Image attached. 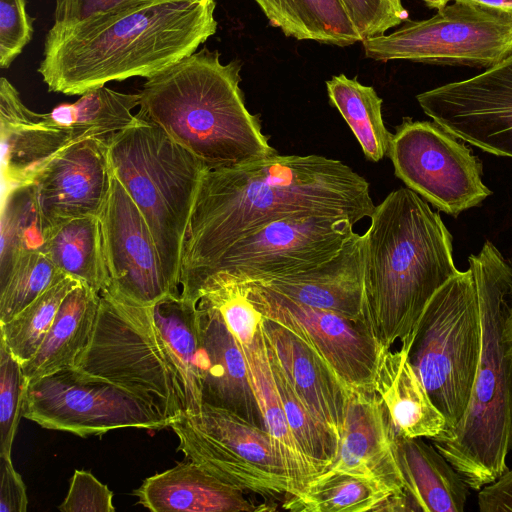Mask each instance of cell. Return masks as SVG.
I'll return each mask as SVG.
<instances>
[{
  "label": "cell",
  "mask_w": 512,
  "mask_h": 512,
  "mask_svg": "<svg viewBox=\"0 0 512 512\" xmlns=\"http://www.w3.org/2000/svg\"><path fill=\"white\" fill-rule=\"evenodd\" d=\"M368 182L343 162L321 155L275 154L237 167L205 170L181 257L180 287L236 240L268 223L312 216L370 218Z\"/></svg>",
  "instance_id": "obj_1"
},
{
  "label": "cell",
  "mask_w": 512,
  "mask_h": 512,
  "mask_svg": "<svg viewBox=\"0 0 512 512\" xmlns=\"http://www.w3.org/2000/svg\"><path fill=\"white\" fill-rule=\"evenodd\" d=\"M216 0H153L48 30L37 69L50 92L81 95L111 81L150 78L216 33Z\"/></svg>",
  "instance_id": "obj_2"
},
{
  "label": "cell",
  "mask_w": 512,
  "mask_h": 512,
  "mask_svg": "<svg viewBox=\"0 0 512 512\" xmlns=\"http://www.w3.org/2000/svg\"><path fill=\"white\" fill-rule=\"evenodd\" d=\"M364 237V323L381 349L404 348L433 295L459 272L452 235L407 187L375 206Z\"/></svg>",
  "instance_id": "obj_3"
},
{
  "label": "cell",
  "mask_w": 512,
  "mask_h": 512,
  "mask_svg": "<svg viewBox=\"0 0 512 512\" xmlns=\"http://www.w3.org/2000/svg\"><path fill=\"white\" fill-rule=\"evenodd\" d=\"M241 68L204 47L146 79L136 116L162 129L206 170L273 156L259 118L245 105Z\"/></svg>",
  "instance_id": "obj_4"
},
{
  "label": "cell",
  "mask_w": 512,
  "mask_h": 512,
  "mask_svg": "<svg viewBox=\"0 0 512 512\" xmlns=\"http://www.w3.org/2000/svg\"><path fill=\"white\" fill-rule=\"evenodd\" d=\"M468 259L480 309V361L464 416L430 440L468 487L480 490L508 469L512 451V260L490 241Z\"/></svg>",
  "instance_id": "obj_5"
},
{
  "label": "cell",
  "mask_w": 512,
  "mask_h": 512,
  "mask_svg": "<svg viewBox=\"0 0 512 512\" xmlns=\"http://www.w3.org/2000/svg\"><path fill=\"white\" fill-rule=\"evenodd\" d=\"M108 159L152 233L172 291L179 293L185 235L206 168L162 129L139 117L110 137Z\"/></svg>",
  "instance_id": "obj_6"
},
{
  "label": "cell",
  "mask_w": 512,
  "mask_h": 512,
  "mask_svg": "<svg viewBox=\"0 0 512 512\" xmlns=\"http://www.w3.org/2000/svg\"><path fill=\"white\" fill-rule=\"evenodd\" d=\"M402 349L446 420L442 433L451 430L469 405L482 349L478 293L470 267L433 295Z\"/></svg>",
  "instance_id": "obj_7"
},
{
  "label": "cell",
  "mask_w": 512,
  "mask_h": 512,
  "mask_svg": "<svg viewBox=\"0 0 512 512\" xmlns=\"http://www.w3.org/2000/svg\"><path fill=\"white\" fill-rule=\"evenodd\" d=\"M75 368L129 391L173 421L181 415L152 306L102 291L92 337Z\"/></svg>",
  "instance_id": "obj_8"
},
{
  "label": "cell",
  "mask_w": 512,
  "mask_h": 512,
  "mask_svg": "<svg viewBox=\"0 0 512 512\" xmlns=\"http://www.w3.org/2000/svg\"><path fill=\"white\" fill-rule=\"evenodd\" d=\"M367 58L490 68L512 55V15L454 0L429 19L362 41Z\"/></svg>",
  "instance_id": "obj_9"
},
{
  "label": "cell",
  "mask_w": 512,
  "mask_h": 512,
  "mask_svg": "<svg viewBox=\"0 0 512 512\" xmlns=\"http://www.w3.org/2000/svg\"><path fill=\"white\" fill-rule=\"evenodd\" d=\"M178 451L244 493L293 495L287 466L266 429L239 415L203 404L170 426Z\"/></svg>",
  "instance_id": "obj_10"
},
{
  "label": "cell",
  "mask_w": 512,
  "mask_h": 512,
  "mask_svg": "<svg viewBox=\"0 0 512 512\" xmlns=\"http://www.w3.org/2000/svg\"><path fill=\"white\" fill-rule=\"evenodd\" d=\"M346 217L312 216L268 223L236 240L199 276L181 286L182 295L206 281L264 284L311 269L335 256L355 233Z\"/></svg>",
  "instance_id": "obj_11"
},
{
  "label": "cell",
  "mask_w": 512,
  "mask_h": 512,
  "mask_svg": "<svg viewBox=\"0 0 512 512\" xmlns=\"http://www.w3.org/2000/svg\"><path fill=\"white\" fill-rule=\"evenodd\" d=\"M22 417L83 438L119 428L160 430L174 422L129 391L75 367L28 382Z\"/></svg>",
  "instance_id": "obj_12"
},
{
  "label": "cell",
  "mask_w": 512,
  "mask_h": 512,
  "mask_svg": "<svg viewBox=\"0 0 512 512\" xmlns=\"http://www.w3.org/2000/svg\"><path fill=\"white\" fill-rule=\"evenodd\" d=\"M388 155L409 189L454 217L492 194L482 182L481 160L434 121L403 118Z\"/></svg>",
  "instance_id": "obj_13"
},
{
  "label": "cell",
  "mask_w": 512,
  "mask_h": 512,
  "mask_svg": "<svg viewBox=\"0 0 512 512\" xmlns=\"http://www.w3.org/2000/svg\"><path fill=\"white\" fill-rule=\"evenodd\" d=\"M239 286L264 319L300 338L326 362L348 391H375L381 348L363 322L305 305L258 284Z\"/></svg>",
  "instance_id": "obj_14"
},
{
  "label": "cell",
  "mask_w": 512,
  "mask_h": 512,
  "mask_svg": "<svg viewBox=\"0 0 512 512\" xmlns=\"http://www.w3.org/2000/svg\"><path fill=\"white\" fill-rule=\"evenodd\" d=\"M424 113L458 139L512 158V55L471 78L416 96Z\"/></svg>",
  "instance_id": "obj_15"
},
{
  "label": "cell",
  "mask_w": 512,
  "mask_h": 512,
  "mask_svg": "<svg viewBox=\"0 0 512 512\" xmlns=\"http://www.w3.org/2000/svg\"><path fill=\"white\" fill-rule=\"evenodd\" d=\"M99 221L109 277L107 291L143 306L177 294L166 279L142 213L112 172Z\"/></svg>",
  "instance_id": "obj_16"
},
{
  "label": "cell",
  "mask_w": 512,
  "mask_h": 512,
  "mask_svg": "<svg viewBox=\"0 0 512 512\" xmlns=\"http://www.w3.org/2000/svg\"><path fill=\"white\" fill-rule=\"evenodd\" d=\"M109 139L71 144L35 178L30 188L43 231L70 219L99 217L111 181Z\"/></svg>",
  "instance_id": "obj_17"
},
{
  "label": "cell",
  "mask_w": 512,
  "mask_h": 512,
  "mask_svg": "<svg viewBox=\"0 0 512 512\" xmlns=\"http://www.w3.org/2000/svg\"><path fill=\"white\" fill-rule=\"evenodd\" d=\"M396 441L397 431L380 396L375 391H349L338 457L329 470L368 478L393 493H403Z\"/></svg>",
  "instance_id": "obj_18"
},
{
  "label": "cell",
  "mask_w": 512,
  "mask_h": 512,
  "mask_svg": "<svg viewBox=\"0 0 512 512\" xmlns=\"http://www.w3.org/2000/svg\"><path fill=\"white\" fill-rule=\"evenodd\" d=\"M0 135L3 194L30 186L58 153L77 142L46 113L30 110L5 77L0 80Z\"/></svg>",
  "instance_id": "obj_19"
},
{
  "label": "cell",
  "mask_w": 512,
  "mask_h": 512,
  "mask_svg": "<svg viewBox=\"0 0 512 512\" xmlns=\"http://www.w3.org/2000/svg\"><path fill=\"white\" fill-rule=\"evenodd\" d=\"M196 304L203 404L231 411L265 429L238 340L216 308Z\"/></svg>",
  "instance_id": "obj_20"
},
{
  "label": "cell",
  "mask_w": 512,
  "mask_h": 512,
  "mask_svg": "<svg viewBox=\"0 0 512 512\" xmlns=\"http://www.w3.org/2000/svg\"><path fill=\"white\" fill-rule=\"evenodd\" d=\"M364 244V234L354 233L332 258L311 269L258 285L364 323Z\"/></svg>",
  "instance_id": "obj_21"
},
{
  "label": "cell",
  "mask_w": 512,
  "mask_h": 512,
  "mask_svg": "<svg viewBox=\"0 0 512 512\" xmlns=\"http://www.w3.org/2000/svg\"><path fill=\"white\" fill-rule=\"evenodd\" d=\"M262 328L296 394L340 441L349 391L326 362L294 333L264 318Z\"/></svg>",
  "instance_id": "obj_22"
},
{
  "label": "cell",
  "mask_w": 512,
  "mask_h": 512,
  "mask_svg": "<svg viewBox=\"0 0 512 512\" xmlns=\"http://www.w3.org/2000/svg\"><path fill=\"white\" fill-rule=\"evenodd\" d=\"M133 493L138 504L153 512L267 510L190 460L146 478Z\"/></svg>",
  "instance_id": "obj_23"
},
{
  "label": "cell",
  "mask_w": 512,
  "mask_h": 512,
  "mask_svg": "<svg viewBox=\"0 0 512 512\" xmlns=\"http://www.w3.org/2000/svg\"><path fill=\"white\" fill-rule=\"evenodd\" d=\"M374 390L399 435L431 439L444 432L446 420L432 402L404 349L380 350Z\"/></svg>",
  "instance_id": "obj_24"
},
{
  "label": "cell",
  "mask_w": 512,
  "mask_h": 512,
  "mask_svg": "<svg viewBox=\"0 0 512 512\" xmlns=\"http://www.w3.org/2000/svg\"><path fill=\"white\" fill-rule=\"evenodd\" d=\"M152 310L171 365L181 415L195 414L203 406L197 304L177 293L161 299Z\"/></svg>",
  "instance_id": "obj_25"
},
{
  "label": "cell",
  "mask_w": 512,
  "mask_h": 512,
  "mask_svg": "<svg viewBox=\"0 0 512 512\" xmlns=\"http://www.w3.org/2000/svg\"><path fill=\"white\" fill-rule=\"evenodd\" d=\"M396 446L404 489L414 511H464L469 487L437 448L398 433Z\"/></svg>",
  "instance_id": "obj_26"
},
{
  "label": "cell",
  "mask_w": 512,
  "mask_h": 512,
  "mask_svg": "<svg viewBox=\"0 0 512 512\" xmlns=\"http://www.w3.org/2000/svg\"><path fill=\"white\" fill-rule=\"evenodd\" d=\"M239 344L245 356L249 380L264 427L287 466L293 495L301 494L321 472L303 454L288 425L275 386L262 322L250 343Z\"/></svg>",
  "instance_id": "obj_27"
},
{
  "label": "cell",
  "mask_w": 512,
  "mask_h": 512,
  "mask_svg": "<svg viewBox=\"0 0 512 512\" xmlns=\"http://www.w3.org/2000/svg\"><path fill=\"white\" fill-rule=\"evenodd\" d=\"M99 303L100 293L83 283L67 294L38 351L22 364L28 382L75 367L92 337Z\"/></svg>",
  "instance_id": "obj_28"
},
{
  "label": "cell",
  "mask_w": 512,
  "mask_h": 512,
  "mask_svg": "<svg viewBox=\"0 0 512 512\" xmlns=\"http://www.w3.org/2000/svg\"><path fill=\"white\" fill-rule=\"evenodd\" d=\"M41 249L65 275L98 293L109 287L99 217L74 218L45 229Z\"/></svg>",
  "instance_id": "obj_29"
},
{
  "label": "cell",
  "mask_w": 512,
  "mask_h": 512,
  "mask_svg": "<svg viewBox=\"0 0 512 512\" xmlns=\"http://www.w3.org/2000/svg\"><path fill=\"white\" fill-rule=\"evenodd\" d=\"M273 27L288 37L340 47L362 39L341 0H255Z\"/></svg>",
  "instance_id": "obj_30"
},
{
  "label": "cell",
  "mask_w": 512,
  "mask_h": 512,
  "mask_svg": "<svg viewBox=\"0 0 512 512\" xmlns=\"http://www.w3.org/2000/svg\"><path fill=\"white\" fill-rule=\"evenodd\" d=\"M139 94H127L105 85L89 89L73 103H62L46 113L55 125L66 129L75 141L109 138L137 119Z\"/></svg>",
  "instance_id": "obj_31"
},
{
  "label": "cell",
  "mask_w": 512,
  "mask_h": 512,
  "mask_svg": "<svg viewBox=\"0 0 512 512\" xmlns=\"http://www.w3.org/2000/svg\"><path fill=\"white\" fill-rule=\"evenodd\" d=\"M330 103L347 122L364 156L378 162L388 154L391 134L383 121L382 99L372 86H366L344 74L326 82Z\"/></svg>",
  "instance_id": "obj_32"
},
{
  "label": "cell",
  "mask_w": 512,
  "mask_h": 512,
  "mask_svg": "<svg viewBox=\"0 0 512 512\" xmlns=\"http://www.w3.org/2000/svg\"><path fill=\"white\" fill-rule=\"evenodd\" d=\"M393 494L374 480L328 470L301 494L287 496L283 508L298 512L376 511Z\"/></svg>",
  "instance_id": "obj_33"
},
{
  "label": "cell",
  "mask_w": 512,
  "mask_h": 512,
  "mask_svg": "<svg viewBox=\"0 0 512 512\" xmlns=\"http://www.w3.org/2000/svg\"><path fill=\"white\" fill-rule=\"evenodd\" d=\"M267 351L275 386L290 430L303 454L322 474L336 461L340 441L309 411L296 394L268 343Z\"/></svg>",
  "instance_id": "obj_34"
},
{
  "label": "cell",
  "mask_w": 512,
  "mask_h": 512,
  "mask_svg": "<svg viewBox=\"0 0 512 512\" xmlns=\"http://www.w3.org/2000/svg\"><path fill=\"white\" fill-rule=\"evenodd\" d=\"M79 283L70 276L64 277L10 321L0 324V341L21 364L38 351L62 301Z\"/></svg>",
  "instance_id": "obj_35"
},
{
  "label": "cell",
  "mask_w": 512,
  "mask_h": 512,
  "mask_svg": "<svg viewBox=\"0 0 512 512\" xmlns=\"http://www.w3.org/2000/svg\"><path fill=\"white\" fill-rule=\"evenodd\" d=\"M42 244L43 230L30 186L3 194L0 283L23 254Z\"/></svg>",
  "instance_id": "obj_36"
},
{
  "label": "cell",
  "mask_w": 512,
  "mask_h": 512,
  "mask_svg": "<svg viewBox=\"0 0 512 512\" xmlns=\"http://www.w3.org/2000/svg\"><path fill=\"white\" fill-rule=\"evenodd\" d=\"M66 276L41 247L23 254L0 283V324L10 321Z\"/></svg>",
  "instance_id": "obj_37"
},
{
  "label": "cell",
  "mask_w": 512,
  "mask_h": 512,
  "mask_svg": "<svg viewBox=\"0 0 512 512\" xmlns=\"http://www.w3.org/2000/svg\"><path fill=\"white\" fill-rule=\"evenodd\" d=\"M28 381L22 364L0 341V454L11 456Z\"/></svg>",
  "instance_id": "obj_38"
},
{
  "label": "cell",
  "mask_w": 512,
  "mask_h": 512,
  "mask_svg": "<svg viewBox=\"0 0 512 512\" xmlns=\"http://www.w3.org/2000/svg\"><path fill=\"white\" fill-rule=\"evenodd\" d=\"M362 41L408 20L401 0H341Z\"/></svg>",
  "instance_id": "obj_39"
},
{
  "label": "cell",
  "mask_w": 512,
  "mask_h": 512,
  "mask_svg": "<svg viewBox=\"0 0 512 512\" xmlns=\"http://www.w3.org/2000/svg\"><path fill=\"white\" fill-rule=\"evenodd\" d=\"M26 0H0V67H10L33 36Z\"/></svg>",
  "instance_id": "obj_40"
},
{
  "label": "cell",
  "mask_w": 512,
  "mask_h": 512,
  "mask_svg": "<svg viewBox=\"0 0 512 512\" xmlns=\"http://www.w3.org/2000/svg\"><path fill=\"white\" fill-rule=\"evenodd\" d=\"M61 512H114L113 492L92 473L75 470Z\"/></svg>",
  "instance_id": "obj_41"
},
{
  "label": "cell",
  "mask_w": 512,
  "mask_h": 512,
  "mask_svg": "<svg viewBox=\"0 0 512 512\" xmlns=\"http://www.w3.org/2000/svg\"><path fill=\"white\" fill-rule=\"evenodd\" d=\"M147 1L153 0H56L52 27L76 25Z\"/></svg>",
  "instance_id": "obj_42"
},
{
  "label": "cell",
  "mask_w": 512,
  "mask_h": 512,
  "mask_svg": "<svg viewBox=\"0 0 512 512\" xmlns=\"http://www.w3.org/2000/svg\"><path fill=\"white\" fill-rule=\"evenodd\" d=\"M27 505L26 487L11 456L0 454V512H25Z\"/></svg>",
  "instance_id": "obj_43"
},
{
  "label": "cell",
  "mask_w": 512,
  "mask_h": 512,
  "mask_svg": "<svg viewBox=\"0 0 512 512\" xmlns=\"http://www.w3.org/2000/svg\"><path fill=\"white\" fill-rule=\"evenodd\" d=\"M478 508L481 512H512V469L479 490Z\"/></svg>",
  "instance_id": "obj_44"
},
{
  "label": "cell",
  "mask_w": 512,
  "mask_h": 512,
  "mask_svg": "<svg viewBox=\"0 0 512 512\" xmlns=\"http://www.w3.org/2000/svg\"><path fill=\"white\" fill-rule=\"evenodd\" d=\"M512 15V0H459Z\"/></svg>",
  "instance_id": "obj_45"
},
{
  "label": "cell",
  "mask_w": 512,
  "mask_h": 512,
  "mask_svg": "<svg viewBox=\"0 0 512 512\" xmlns=\"http://www.w3.org/2000/svg\"><path fill=\"white\" fill-rule=\"evenodd\" d=\"M450 1L452 0H423L427 7L437 10L444 8Z\"/></svg>",
  "instance_id": "obj_46"
},
{
  "label": "cell",
  "mask_w": 512,
  "mask_h": 512,
  "mask_svg": "<svg viewBox=\"0 0 512 512\" xmlns=\"http://www.w3.org/2000/svg\"><path fill=\"white\" fill-rule=\"evenodd\" d=\"M510 322H511V332H512V311H511V315H510Z\"/></svg>",
  "instance_id": "obj_47"
}]
</instances>
